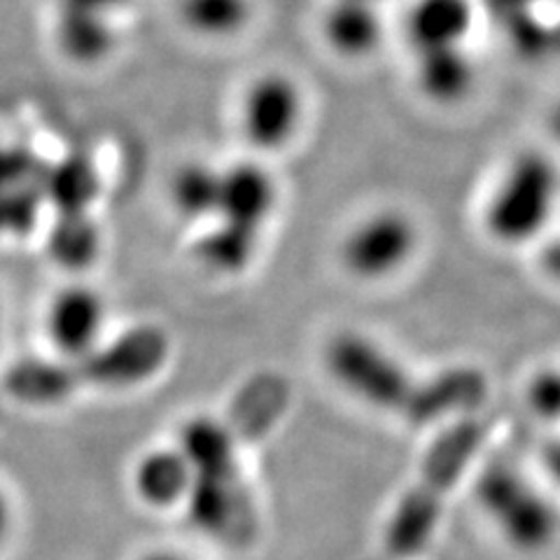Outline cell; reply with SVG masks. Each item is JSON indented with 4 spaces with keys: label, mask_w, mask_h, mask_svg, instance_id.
I'll list each match as a JSON object with an SVG mask.
<instances>
[{
    "label": "cell",
    "mask_w": 560,
    "mask_h": 560,
    "mask_svg": "<svg viewBox=\"0 0 560 560\" xmlns=\"http://www.w3.org/2000/svg\"><path fill=\"white\" fill-rule=\"evenodd\" d=\"M329 376L376 411L395 413L413 425L455 423L475 416L488 399V376L455 364L418 378L388 348L360 331H341L325 348Z\"/></svg>",
    "instance_id": "1"
},
{
    "label": "cell",
    "mask_w": 560,
    "mask_h": 560,
    "mask_svg": "<svg viewBox=\"0 0 560 560\" xmlns=\"http://www.w3.org/2000/svg\"><path fill=\"white\" fill-rule=\"evenodd\" d=\"M483 442L481 420L469 416L451 423L425 453L413 486L397 502L385 525V547L397 558L423 551L444 514V502L475 463Z\"/></svg>",
    "instance_id": "2"
},
{
    "label": "cell",
    "mask_w": 560,
    "mask_h": 560,
    "mask_svg": "<svg viewBox=\"0 0 560 560\" xmlns=\"http://www.w3.org/2000/svg\"><path fill=\"white\" fill-rule=\"evenodd\" d=\"M560 206V168L541 150H521L500 171L483 206L488 236L506 248L528 245L547 232Z\"/></svg>",
    "instance_id": "3"
},
{
    "label": "cell",
    "mask_w": 560,
    "mask_h": 560,
    "mask_svg": "<svg viewBox=\"0 0 560 560\" xmlns=\"http://www.w3.org/2000/svg\"><path fill=\"white\" fill-rule=\"evenodd\" d=\"M477 502L506 545L523 553L547 551L560 530L551 500L512 465H488L477 479Z\"/></svg>",
    "instance_id": "4"
},
{
    "label": "cell",
    "mask_w": 560,
    "mask_h": 560,
    "mask_svg": "<svg viewBox=\"0 0 560 560\" xmlns=\"http://www.w3.org/2000/svg\"><path fill=\"white\" fill-rule=\"evenodd\" d=\"M171 355V339L162 327L138 325L110 341H101L90 353L78 358H59L57 370L66 397L78 388H133L164 370Z\"/></svg>",
    "instance_id": "5"
},
{
    "label": "cell",
    "mask_w": 560,
    "mask_h": 560,
    "mask_svg": "<svg viewBox=\"0 0 560 560\" xmlns=\"http://www.w3.org/2000/svg\"><path fill=\"white\" fill-rule=\"evenodd\" d=\"M308 98L300 78L288 70H261L245 82L236 101L241 138L255 152H283L300 138Z\"/></svg>",
    "instance_id": "6"
},
{
    "label": "cell",
    "mask_w": 560,
    "mask_h": 560,
    "mask_svg": "<svg viewBox=\"0 0 560 560\" xmlns=\"http://www.w3.org/2000/svg\"><path fill=\"white\" fill-rule=\"evenodd\" d=\"M420 245L418 224L397 208H381L350 226L341 243L346 271L376 283L405 269Z\"/></svg>",
    "instance_id": "7"
},
{
    "label": "cell",
    "mask_w": 560,
    "mask_h": 560,
    "mask_svg": "<svg viewBox=\"0 0 560 560\" xmlns=\"http://www.w3.org/2000/svg\"><path fill=\"white\" fill-rule=\"evenodd\" d=\"M185 510L195 528L226 545H245L257 533V506L241 469L191 479Z\"/></svg>",
    "instance_id": "8"
},
{
    "label": "cell",
    "mask_w": 560,
    "mask_h": 560,
    "mask_svg": "<svg viewBox=\"0 0 560 560\" xmlns=\"http://www.w3.org/2000/svg\"><path fill=\"white\" fill-rule=\"evenodd\" d=\"M47 339L59 358H78L101 343L105 329L103 296L86 285H70L55 294L45 313Z\"/></svg>",
    "instance_id": "9"
},
{
    "label": "cell",
    "mask_w": 560,
    "mask_h": 560,
    "mask_svg": "<svg viewBox=\"0 0 560 560\" xmlns=\"http://www.w3.org/2000/svg\"><path fill=\"white\" fill-rule=\"evenodd\" d=\"M278 187L273 175L255 162H241L220 171L218 218L224 224L259 234L276 210Z\"/></svg>",
    "instance_id": "10"
},
{
    "label": "cell",
    "mask_w": 560,
    "mask_h": 560,
    "mask_svg": "<svg viewBox=\"0 0 560 560\" xmlns=\"http://www.w3.org/2000/svg\"><path fill=\"white\" fill-rule=\"evenodd\" d=\"M325 45L341 59H366L383 40V20L374 0H331L320 20Z\"/></svg>",
    "instance_id": "11"
},
{
    "label": "cell",
    "mask_w": 560,
    "mask_h": 560,
    "mask_svg": "<svg viewBox=\"0 0 560 560\" xmlns=\"http://www.w3.org/2000/svg\"><path fill=\"white\" fill-rule=\"evenodd\" d=\"M238 434L226 420L197 416L183 425L178 436V451L185 455L191 475H226L238 471Z\"/></svg>",
    "instance_id": "12"
},
{
    "label": "cell",
    "mask_w": 560,
    "mask_h": 560,
    "mask_svg": "<svg viewBox=\"0 0 560 560\" xmlns=\"http://www.w3.org/2000/svg\"><path fill=\"white\" fill-rule=\"evenodd\" d=\"M288 401L290 388L283 376L259 374L236 393L226 423L232 425L241 442L261 440V434L269 432L285 413Z\"/></svg>",
    "instance_id": "13"
},
{
    "label": "cell",
    "mask_w": 560,
    "mask_h": 560,
    "mask_svg": "<svg viewBox=\"0 0 560 560\" xmlns=\"http://www.w3.org/2000/svg\"><path fill=\"white\" fill-rule=\"evenodd\" d=\"M191 467L175 448H154L138 460L133 469V488L138 498L154 510H171L185 504L191 488Z\"/></svg>",
    "instance_id": "14"
},
{
    "label": "cell",
    "mask_w": 560,
    "mask_h": 560,
    "mask_svg": "<svg viewBox=\"0 0 560 560\" xmlns=\"http://www.w3.org/2000/svg\"><path fill=\"white\" fill-rule=\"evenodd\" d=\"M471 14L467 0H418L409 12V40L420 55L425 51L455 49L467 35Z\"/></svg>",
    "instance_id": "15"
},
{
    "label": "cell",
    "mask_w": 560,
    "mask_h": 560,
    "mask_svg": "<svg viewBox=\"0 0 560 560\" xmlns=\"http://www.w3.org/2000/svg\"><path fill=\"white\" fill-rule=\"evenodd\" d=\"M183 26L203 40H226L248 28L255 0H175Z\"/></svg>",
    "instance_id": "16"
},
{
    "label": "cell",
    "mask_w": 560,
    "mask_h": 560,
    "mask_svg": "<svg viewBox=\"0 0 560 560\" xmlns=\"http://www.w3.org/2000/svg\"><path fill=\"white\" fill-rule=\"evenodd\" d=\"M259 234L234 224H215L197 241V257L203 267L224 276L241 273L250 265Z\"/></svg>",
    "instance_id": "17"
},
{
    "label": "cell",
    "mask_w": 560,
    "mask_h": 560,
    "mask_svg": "<svg viewBox=\"0 0 560 560\" xmlns=\"http://www.w3.org/2000/svg\"><path fill=\"white\" fill-rule=\"evenodd\" d=\"M220 168L189 162L173 175L171 203L185 220H203L218 213Z\"/></svg>",
    "instance_id": "18"
},
{
    "label": "cell",
    "mask_w": 560,
    "mask_h": 560,
    "mask_svg": "<svg viewBox=\"0 0 560 560\" xmlns=\"http://www.w3.org/2000/svg\"><path fill=\"white\" fill-rule=\"evenodd\" d=\"M418 82L428 98L451 105L465 98V92H469L471 70L469 63L460 57L458 47L425 51L420 57Z\"/></svg>",
    "instance_id": "19"
},
{
    "label": "cell",
    "mask_w": 560,
    "mask_h": 560,
    "mask_svg": "<svg viewBox=\"0 0 560 560\" xmlns=\"http://www.w3.org/2000/svg\"><path fill=\"white\" fill-rule=\"evenodd\" d=\"M49 253L57 265L80 271L90 267L101 250V234L96 222L86 213L61 215L59 224L49 234Z\"/></svg>",
    "instance_id": "20"
},
{
    "label": "cell",
    "mask_w": 560,
    "mask_h": 560,
    "mask_svg": "<svg viewBox=\"0 0 560 560\" xmlns=\"http://www.w3.org/2000/svg\"><path fill=\"white\" fill-rule=\"evenodd\" d=\"M94 178L92 173L86 171L82 164H68L61 166L55 178L47 183L49 197L55 199L57 208L61 210V215H75V213H86L90 208V201L94 199Z\"/></svg>",
    "instance_id": "21"
},
{
    "label": "cell",
    "mask_w": 560,
    "mask_h": 560,
    "mask_svg": "<svg viewBox=\"0 0 560 560\" xmlns=\"http://www.w3.org/2000/svg\"><path fill=\"white\" fill-rule=\"evenodd\" d=\"M530 409L545 420H560V370L558 366H549V370L537 372L530 383L528 390Z\"/></svg>",
    "instance_id": "22"
},
{
    "label": "cell",
    "mask_w": 560,
    "mask_h": 560,
    "mask_svg": "<svg viewBox=\"0 0 560 560\" xmlns=\"http://www.w3.org/2000/svg\"><path fill=\"white\" fill-rule=\"evenodd\" d=\"M541 269H545L556 285H560V238L545 245V250H541Z\"/></svg>",
    "instance_id": "23"
},
{
    "label": "cell",
    "mask_w": 560,
    "mask_h": 560,
    "mask_svg": "<svg viewBox=\"0 0 560 560\" xmlns=\"http://www.w3.org/2000/svg\"><path fill=\"white\" fill-rule=\"evenodd\" d=\"M541 463H545L549 477L560 486V442L547 446L545 455H541Z\"/></svg>",
    "instance_id": "24"
},
{
    "label": "cell",
    "mask_w": 560,
    "mask_h": 560,
    "mask_svg": "<svg viewBox=\"0 0 560 560\" xmlns=\"http://www.w3.org/2000/svg\"><path fill=\"white\" fill-rule=\"evenodd\" d=\"M10 523H12V510H10V500L3 493V488H0V541L5 539L8 530H10Z\"/></svg>",
    "instance_id": "25"
},
{
    "label": "cell",
    "mask_w": 560,
    "mask_h": 560,
    "mask_svg": "<svg viewBox=\"0 0 560 560\" xmlns=\"http://www.w3.org/2000/svg\"><path fill=\"white\" fill-rule=\"evenodd\" d=\"M143 560H195V558H187L183 553H173V551H154V553L145 556Z\"/></svg>",
    "instance_id": "26"
},
{
    "label": "cell",
    "mask_w": 560,
    "mask_h": 560,
    "mask_svg": "<svg viewBox=\"0 0 560 560\" xmlns=\"http://www.w3.org/2000/svg\"><path fill=\"white\" fill-rule=\"evenodd\" d=\"M551 131H553L556 140L560 143V105H558V110H556L553 117H551Z\"/></svg>",
    "instance_id": "27"
},
{
    "label": "cell",
    "mask_w": 560,
    "mask_h": 560,
    "mask_svg": "<svg viewBox=\"0 0 560 560\" xmlns=\"http://www.w3.org/2000/svg\"><path fill=\"white\" fill-rule=\"evenodd\" d=\"M0 323H3V318H0Z\"/></svg>",
    "instance_id": "28"
}]
</instances>
